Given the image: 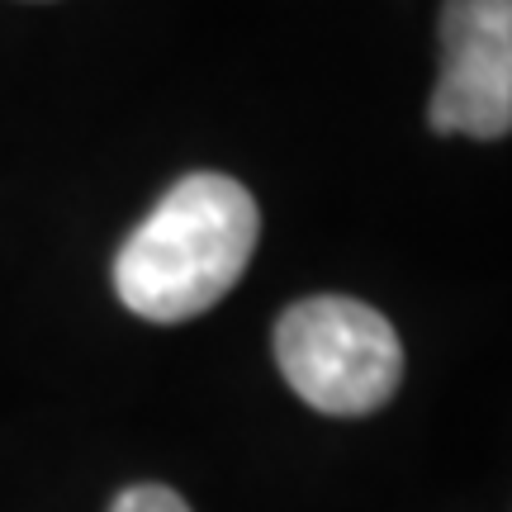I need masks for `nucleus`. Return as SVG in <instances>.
I'll return each instance as SVG.
<instances>
[{"label": "nucleus", "mask_w": 512, "mask_h": 512, "mask_svg": "<svg viewBox=\"0 0 512 512\" xmlns=\"http://www.w3.org/2000/svg\"><path fill=\"white\" fill-rule=\"evenodd\" d=\"M261 233L252 190L223 171H190L114 256V290L147 323H190L247 271Z\"/></svg>", "instance_id": "obj_1"}, {"label": "nucleus", "mask_w": 512, "mask_h": 512, "mask_svg": "<svg viewBox=\"0 0 512 512\" xmlns=\"http://www.w3.org/2000/svg\"><path fill=\"white\" fill-rule=\"evenodd\" d=\"M275 361L294 394L332 418L375 413L403 380L399 332L380 309L347 294L299 299L275 323Z\"/></svg>", "instance_id": "obj_2"}, {"label": "nucleus", "mask_w": 512, "mask_h": 512, "mask_svg": "<svg viewBox=\"0 0 512 512\" xmlns=\"http://www.w3.org/2000/svg\"><path fill=\"white\" fill-rule=\"evenodd\" d=\"M110 512H190V503L166 484H133V489L114 498Z\"/></svg>", "instance_id": "obj_4"}, {"label": "nucleus", "mask_w": 512, "mask_h": 512, "mask_svg": "<svg viewBox=\"0 0 512 512\" xmlns=\"http://www.w3.org/2000/svg\"><path fill=\"white\" fill-rule=\"evenodd\" d=\"M441 81L427 105L437 133L508 138L512 133V0H446Z\"/></svg>", "instance_id": "obj_3"}]
</instances>
